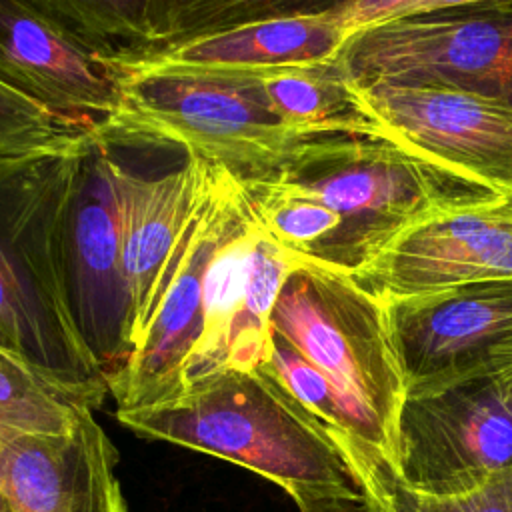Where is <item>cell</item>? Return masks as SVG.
<instances>
[{"label":"cell","instance_id":"obj_1","mask_svg":"<svg viewBox=\"0 0 512 512\" xmlns=\"http://www.w3.org/2000/svg\"><path fill=\"white\" fill-rule=\"evenodd\" d=\"M90 134L0 152V348L100 408L110 392L74 326L64 236Z\"/></svg>","mask_w":512,"mask_h":512},{"label":"cell","instance_id":"obj_2","mask_svg":"<svg viewBox=\"0 0 512 512\" xmlns=\"http://www.w3.org/2000/svg\"><path fill=\"white\" fill-rule=\"evenodd\" d=\"M242 184L314 204L334 224V272L346 276L428 216L510 198L390 140L344 132L304 136L274 174Z\"/></svg>","mask_w":512,"mask_h":512},{"label":"cell","instance_id":"obj_3","mask_svg":"<svg viewBox=\"0 0 512 512\" xmlns=\"http://www.w3.org/2000/svg\"><path fill=\"white\" fill-rule=\"evenodd\" d=\"M142 438L204 452L300 494L360 500L352 476L326 426L260 364L220 368L194 378L184 392L158 406L116 410Z\"/></svg>","mask_w":512,"mask_h":512},{"label":"cell","instance_id":"obj_4","mask_svg":"<svg viewBox=\"0 0 512 512\" xmlns=\"http://www.w3.org/2000/svg\"><path fill=\"white\" fill-rule=\"evenodd\" d=\"M118 72L120 100L88 132L108 148H182L250 182L274 174L306 136L268 110L246 72Z\"/></svg>","mask_w":512,"mask_h":512},{"label":"cell","instance_id":"obj_5","mask_svg":"<svg viewBox=\"0 0 512 512\" xmlns=\"http://www.w3.org/2000/svg\"><path fill=\"white\" fill-rule=\"evenodd\" d=\"M336 60L358 86L442 88L512 108V2L372 24L350 34Z\"/></svg>","mask_w":512,"mask_h":512},{"label":"cell","instance_id":"obj_6","mask_svg":"<svg viewBox=\"0 0 512 512\" xmlns=\"http://www.w3.org/2000/svg\"><path fill=\"white\" fill-rule=\"evenodd\" d=\"M304 262L258 222L236 176L220 166L216 236L204 272V330L186 384L220 368L254 370L270 356L272 310Z\"/></svg>","mask_w":512,"mask_h":512},{"label":"cell","instance_id":"obj_7","mask_svg":"<svg viewBox=\"0 0 512 512\" xmlns=\"http://www.w3.org/2000/svg\"><path fill=\"white\" fill-rule=\"evenodd\" d=\"M272 332L286 338L394 434L406 400L382 304L346 274L302 264L284 282Z\"/></svg>","mask_w":512,"mask_h":512},{"label":"cell","instance_id":"obj_8","mask_svg":"<svg viewBox=\"0 0 512 512\" xmlns=\"http://www.w3.org/2000/svg\"><path fill=\"white\" fill-rule=\"evenodd\" d=\"M378 302L406 398L512 368V276Z\"/></svg>","mask_w":512,"mask_h":512},{"label":"cell","instance_id":"obj_9","mask_svg":"<svg viewBox=\"0 0 512 512\" xmlns=\"http://www.w3.org/2000/svg\"><path fill=\"white\" fill-rule=\"evenodd\" d=\"M406 486L456 498L512 466V368L406 398L392 464Z\"/></svg>","mask_w":512,"mask_h":512},{"label":"cell","instance_id":"obj_10","mask_svg":"<svg viewBox=\"0 0 512 512\" xmlns=\"http://www.w3.org/2000/svg\"><path fill=\"white\" fill-rule=\"evenodd\" d=\"M120 164L114 148L90 138L64 236L70 314L106 380L126 366L134 350L132 306L122 260Z\"/></svg>","mask_w":512,"mask_h":512},{"label":"cell","instance_id":"obj_11","mask_svg":"<svg viewBox=\"0 0 512 512\" xmlns=\"http://www.w3.org/2000/svg\"><path fill=\"white\" fill-rule=\"evenodd\" d=\"M358 88L386 140L512 196L510 106L442 88Z\"/></svg>","mask_w":512,"mask_h":512},{"label":"cell","instance_id":"obj_12","mask_svg":"<svg viewBox=\"0 0 512 512\" xmlns=\"http://www.w3.org/2000/svg\"><path fill=\"white\" fill-rule=\"evenodd\" d=\"M512 276V196L428 216L350 276L376 300Z\"/></svg>","mask_w":512,"mask_h":512},{"label":"cell","instance_id":"obj_13","mask_svg":"<svg viewBox=\"0 0 512 512\" xmlns=\"http://www.w3.org/2000/svg\"><path fill=\"white\" fill-rule=\"evenodd\" d=\"M0 84L88 132L122 94L108 56L24 0H0Z\"/></svg>","mask_w":512,"mask_h":512},{"label":"cell","instance_id":"obj_14","mask_svg":"<svg viewBox=\"0 0 512 512\" xmlns=\"http://www.w3.org/2000/svg\"><path fill=\"white\" fill-rule=\"evenodd\" d=\"M212 174L214 164L196 154H186L178 168L152 178L120 164L122 260L132 306L134 348L176 274L188 230L208 194Z\"/></svg>","mask_w":512,"mask_h":512},{"label":"cell","instance_id":"obj_15","mask_svg":"<svg viewBox=\"0 0 512 512\" xmlns=\"http://www.w3.org/2000/svg\"><path fill=\"white\" fill-rule=\"evenodd\" d=\"M220 166L188 230L176 274L126 366L108 380L118 410L176 400L186 388V368L204 330V272L216 236Z\"/></svg>","mask_w":512,"mask_h":512},{"label":"cell","instance_id":"obj_16","mask_svg":"<svg viewBox=\"0 0 512 512\" xmlns=\"http://www.w3.org/2000/svg\"><path fill=\"white\" fill-rule=\"evenodd\" d=\"M118 454L86 410L66 434H10L0 474L14 512H126Z\"/></svg>","mask_w":512,"mask_h":512},{"label":"cell","instance_id":"obj_17","mask_svg":"<svg viewBox=\"0 0 512 512\" xmlns=\"http://www.w3.org/2000/svg\"><path fill=\"white\" fill-rule=\"evenodd\" d=\"M350 32L324 16L274 18L220 30L132 58L112 60L116 70L254 72L272 66L334 58Z\"/></svg>","mask_w":512,"mask_h":512},{"label":"cell","instance_id":"obj_18","mask_svg":"<svg viewBox=\"0 0 512 512\" xmlns=\"http://www.w3.org/2000/svg\"><path fill=\"white\" fill-rule=\"evenodd\" d=\"M246 74L254 80L268 110L296 134L344 132L384 138L360 88L336 56Z\"/></svg>","mask_w":512,"mask_h":512},{"label":"cell","instance_id":"obj_19","mask_svg":"<svg viewBox=\"0 0 512 512\" xmlns=\"http://www.w3.org/2000/svg\"><path fill=\"white\" fill-rule=\"evenodd\" d=\"M264 364L324 426L348 432L378 448L392 464L396 462V438L386 424L276 332H272L270 356Z\"/></svg>","mask_w":512,"mask_h":512},{"label":"cell","instance_id":"obj_20","mask_svg":"<svg viewBox=\"0 0 512 512\" xmlns=\"http://www.w3.org/2000/svg\"><path fill=\"white\" fill-rule=\"evenodd\" d=\"M346 2L350 0H152V38L144 52L262 20L324 16Z\"/></svg>","mask_w":512,"mask_h":512},{"label":"cell","instance_id":"obj_21","mask_svg":"<svg viewBox=\"0 0 512 512\" xmlns=\"http://www.w3.org/2000/svg\"><path fill=\"white\" fill-rule=\"evenodd\" d=\"M86 410L96 408L0 348V428L14 434H66Z\"/></svg>","mask_w":512,"mask_h":512},{"label":"cell","instance_id":"obj_22","mask_svg":"<svg viewBox=\"0 0 512 512\" xmlns=\"http://www.w3.org/2000/svg\"><path fill=\"white\" fill-rule=\"evenodd\" d=\"M48 20L118 60L150 46L152 0H24Z\"/></svg>","mask_w":512,"mask_h":512},{"label":"cell","instance_id":"obj_23","mask_svg":"<svg viewBox=\"0 0 512 512\" xmlns=\"http://www.w3.org/2000/svg\"><path fill=\"white\" fill-rule=\"evenodd\" d=\"M326 430L360 492L362 512H432L426 498L402 482L378 448L348 432L328 426Z\"/></svg>","mask_w":512,"mask_h":512},{"label":"cell","instance_id":"obj_24","mask_svg":"<svg viewBox=\"0 0 512 512\" xmlns=\"http://www.w3.org/2000/svg\"><path fill=\"white\" fill-rule=\"evenodd\" d=\"M88 130L0 84V152L68 146Z\"/></svg>","mask_w":512,"mask_h":512},{"label":"cell","instance_id":"obj_25","mask_svg":"<svg viewBox=\"0 0 512 512\" xmlns=\"http://www.w3.org/2000/svg\"><path fill=\"white\" fill-rule=\"evenodd\" d=\"M424 498L432 512H512V466L492 474L482 486L464 496Z\"/></svg>","mask_w":512,"mask_h":512},{"label":"cell","instance_id":"obj_26","mask_svg":"<svg viewBox=\"0 0 512 512\" xmlns=\"http://www.w3.org/2000/svg\"><path fill=\"white\" fill-rule=\"evenodd\" d=\"M420 2L422 0H350L326 16L354 34L366 26L408 16Z\"/></svg>","mask_w":512,"mask_h":512},{"label":"cell","instance_id":"obj_27","mask_svg":"<svg viewBox=\"0 0 512 512\" xmlns=\"http://www.w3.org/2000/svg\"><path fill=\"white\" fill-rule=\"evenodd\" d=\"M298 512H362L360 500L336 498V496H312L300 494L292 498Z\"/></svg>","mask_w":512,"mask_h":512},{"label":"cell","instance_id":"obj_28","mask_svg":"<svg viewBox=\"0 0 512 512\" xmlns=\"http://www.w3.org/2000/svg\"><path fill=\"white\" fill-rule=\"evenodd\" d=\"M0 512H14L12 502L8 498V492H6V486L2 482V474H0Z\"/></svg>","mask_w":512,"mask_h":512},{"label":"cell","instance_id":"obj_29","mask_svg":"<svg viewBox=\"0 0 512 512\" xmlns=\"http://www.w3.org/2000/svg\"><path fill=\"white\" fill-rule=\"evenodd\" d=\"M10 434H14V432H8V430H4V428H0V442H4Z\"/></svg>","mask_w":512,"mask_h":512}]
</instances>
